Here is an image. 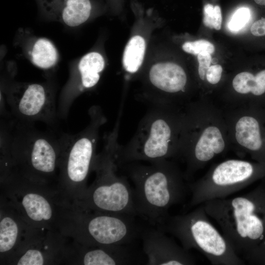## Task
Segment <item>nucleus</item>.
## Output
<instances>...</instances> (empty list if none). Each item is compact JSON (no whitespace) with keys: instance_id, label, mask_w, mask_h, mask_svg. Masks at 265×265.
I'll return each mask as SVG.
<instances>
[{"instance_id":"2","label":"nucleus","mask_w":265,"mask_h":265,"mask_svg":"<svg viewBox=\"0 0 265 265\" xmlns=\"http://www.w3.org/2000/svg\"><path fill=\"white\" fill-rule=\"evenodd\" d=\"M119 167L133 183L137 216L154 226L162 224L170 208L183 202L189 192L180 172L166 159L149 165L131 162Z\"/></svg>"},{"instance_id":"22","label":"nucleus","mask_w":265,"mask_h":265,"mask_svg":"<svg viewBox=\"0 0 265 265\" xmlns=\"http://www.w3.org/2000/svg\"><path fill=\"white\" fill-rule=\"evenodd\" d=\"M146 43L139 35L132 37L126 45L123 57L125 70L129 73L134 74L140 69L144 57Z\"/></svg>"},{"instance_id":"15","label":"nucleus","mask_w":265,"mask_h":265,"mask_svg":"<svg viewBox=\"0 0 265 265\" xmlns=\"http://www.w3.org/2000/svg\"><path fill=\"white\" fill-rule=\"evenodd\" d=\"M187 80L184 69L176 63L160 62L153 64L146 81L154 92L146 99L151 104H162L164 95L184 91Z\"/></svg>"},{"instance_id":"12","label":"nucleus","mask_w":265,"mask_h":265,"mask_svg":"<svg viewBox=\"0 0 265 265\" xmlns=\"http://www.w3.org/2000/svg\"><path fill=\"white\" fill-rule=\"evenodd\" d=\"M105 67L102 55L92 52L83 55L71 69L69 80L60 93L57 105L59 118L66 119L75 99L98 84Z\"/></svg>"},{"instance_id":"8","label":"nucleus","mask_w":265,"mask_h":265,"mask_svg":"<svg viewBox=\"0 0 265 265\" xmlns=\"http://www.w3.org/2000/svg\"><path fill=\"white\" fill-rule=\"evenodd\" d=\"M137 130L126 145H121L119 166L128 162L166 159L174 153V127L168 105L150 104Z\"/></svg>"},{"instance_id":"5","label":"nucleus","mask_w":265,"mask_h":265,"mask_svg":"<svg viewBox=\"0 0 265 265\" xmlns=\"http://www.w3.org/2000/svg\"><path fill=\"white\" fill-rule=\"evenodd\" d=\"M1 182L6 201L32 227L62 232L68 224L72 205L59 189L51 188L52 185L13 174L1 177Z\"/></svg>"},{"instance_id":"14","label":"nucleus","mask_w":265,"mask_h":265,"mask_svg":"<svg viewBox=\"0 0 265 265\" xmlns=\"http://www.w3.org/2000/svg\"><path fill=\"white\" fill-rule=\"evenodd\" d=\"M148 265H192L194 256L158 228H144L140 238Z\"/></svg>"},{"instance_id":"3","label":"nucleus","mask_w":265,"mask_h":265,"mask_svg":"<svg viewBox=\"0 0 265 265\" xmlns=\"http://www.w3.org/2000/svg\"><path fill=\"white\" fill-rule=\"evenodd\" d=\"M122 115L118 114L112 130L104 136L101 152L97 154L92 171L93 183L73 206L79 209L137 216L133 190L126 176L118 173V135Z\"/></svg>"},{"instance_id":"26","label":"nucleus","mask_w":265,"mask_h":265,"mask_svg":"<svg viewBox=\"0 0 265 265\" xmlns=\"http://www.w3.org/2000/svg\"><path fill=\"white\" fill-rule=\"evenodd\" d=\"M250 11L247 7L237 9L228 23V27L232 31H238L248 22L250 18Z\"/></svg>"},{"instance_id":"11","label":"nucleus","mask_w":265,"mask_h":265,"mask_svg":"<svg viewBox=\"0 0 265 265\" xmlns=\"http://www.w3.org/2000/svg\"><path fill=\"white\" fill-rule=\"evenodd\" d=\"M3 97L12 116L20 121L34 123L40 121L52 127L59 118L55 92L49 82H5Z\"/></svg>"},{"instance_id":"23","label":"nucleus","mask_w":265,"mask_h":265,"mask_svg":"<svg viewBox=\"0 0 265 265\" xmlns=\"http://www.w3.org/2000/svg\"><path fill=\"white\" fill-rule=\"evenodd\" d=\"M233 86L238 93L247 94L250 92L256 96L265 93V70L254 75L248 72L237 75L233 80Z\"/></svg>"},{"instance_id":"29","label":"nucleus","mask_w":265,"mask_h":265,"mask_svg":"<svg viewBox=\"0 0 265 265\" xmlns=\"http://www.w3.org/2000/svg\"><path fill=\"white\" fill-rule=\"evenodd\" d=\"M222 71V68L220 65L216 64L210 66L206 76L208 81L212 84L218 83L220 80Z\"/></svg>"},{"instance_id":"30","label":"nucleus","mask_w":265,"mask_h":265,"mask_svg":"<svg viewBox=\"0 0 265 265\" xmlns=\"http://www.w3.org/2000/svg\"><path fill=\"white\" fill-rule=\"evenodd\" d=\"M250 31L255 36H265V18L255 21L252 25Z\"/></svg>"},{"instance_id":"31","label":"nucleus","mask_w":265,"mask_h":265,"mask_svg":"<svg viewBox=\"0 0 265 265\" xmlns=\"http://www.w3.org/2000/svg\"><path fill=\"white\" fill-rule=\"evenodd\" d=\"M254 0L257 4L260 5L265 6V0Z\"/></svg>"},{"instance_id":"17","label":"nucleus","mask_w":265,"mask_h":265,"mask_svg":"<svg viewBox=\"0 0 265 265\" xmlns=\"http://www.w3.org/2000/svg\"><path fill=\"white\" fill-rule=\"evenodd\" d=\"M35 228L29 225L8 202L1 204L0 253L1 260L8 261Z\"/></svg>"},{"instance_id":"27","label":"nucleus","mask_w":265,"mask_h":265,"mask_svg":"<svg viewBox=\"0 0 265 265\" xmlns=\"http://www.w3.org/2000/svg\"><path fill=\"white\" fill-rule=\"evenodd\" d=\"M242 259L250 265H265V238Z\"/></svg>"},{"instance_id":"25","label":"nucleus","mask_w":265,"mask_h":265,"mask_svg":"<svg viewBox=\"0 0 265 265\" xmlns=\"http://www.w3.org/2000/svg\"><path fill=\"white\" fill-rule=\"evenodd\" d=\"M182 49L186 53L194 55L204 53L212 54L215 50L212 44L204 39L186 42L183 45Z\"/></svg>"},{"instance_id":"9","label":"nucleus","mask_w":265,"mask_h":265,"mask_svg":"<svg viewBox=\"0 0 265 265\" xmlns=\"http://www.w3.org/2000/svg\"><path fill=\"white\" fill-rule=\"evenodd\" d=\"M135 216L83 211L73 207L70 221L62 233L86 246L129 244L140 238L143 229Z\"/></svg>"},{"instance_id":"7","label":"nucleus","mask_w":265,"mask_h":265,"mask_svg":"<svg viewBox=\"0 0 265 265\" xmlns=\"http://www.w3.org/2000/svg\"><path fill=\"white\" fill-rule=\"evenodd\" d=\"M202 204L184 214L169 215L157 228L176 238L186 250L195 249L214 265H242L245 262L208 217Z\"/></svg>"},{"instance_id":"28","label":"nucleus","mask_w":265,"mask_h":265,"mask_svg":"<svg viewBox=\"0 0 265 265\" xmlns=\"http://www.w3.org/2000/svg\"><path fill=\"white\" fill-rule=\"evenodd\" d=\"M197 60L199 63L198 73L200 78L204 80L212 62L211 54L207 53H199L197 56Z\"/></svg>"},{"instance_id":"4","label":"nucleus","mask_w":265,"mask_h":265,"mask_svg":"<svg viewBox=\"0 0 265 265\" xmlns=\"http://www.w3.org/2000/svg\"><path fill=\"white\" fill-rule=\"evenodd\" d=\"M202 204L239 256L249 252L265 238V180L248 193Z\"/></svg>"},{"instance_id":"1","label":"nucleus","mask_w":265,"mask_h":265,"mask_svg":"<svg viewBox=\"0 0 265 265\" xmlns=\"http://www.w3.org/2000/svg\"><path fill=\"white\" fill-rule=\"evenodd\" d=\"M67 133L40 131L12 116L0 120V175L14 174L34 182L57 184Z\"/></svg>"},{"instance_id":"10","label":"nucleus","mask_w":265,"mask_h":265,"mask_svg":"<svg viewBox=\"0 0 265 265\" xmlns=\"http://www.w3.org/2000/svg\"><path fill=\"white\" fill-rule=\"evenodd\" d=\"M265 176V164L230 159L217 165L206 177L188 184L191 197L190 207L207 201L227 198Z\"/></svg>"},{"instance_id":"16","label":"nucleus","mask_w":265,"mask_h":265,"mask_svg":"<svg viewBox=\"0 0 265 265\" xmlns=\"http://www.w3.org/2000/svg\"><path fill=\"white\" fill-rule=\"evenodd\" d=\"M80 244L77 264L83 265H128L142 263L141 255L132 244L100 246Z\"/></svg>"},{"instance_id":"18","label":"nucleus","mask_w":265,"mask_h":265,"mask_svg":"<svg viewBox=\"0 0 265 265\" xmlns=\"http://www.w3.org/2000/svg\"><path fill=\"white\" fill-rule=\"evenodd\" d=\"M42 12L49 19L75 27L86 22L94 11L91 0H37Z\"/></svg>"},{"instance_id":"6","label":"nucleus","mask_w":265,"mask_h":265,"mask_svg":"<svg viewBox=\"0 0 265 265\" xmlns=\"http://www.w3.org/2000/svg\"><path fill=\"white\" fill-rule=\"evenodd\" d=\"M89 122L81 132L67 134L61 159L57 187L72 204L80 199L87 189V181L97 154L99 131L107 121L99 106L88 110Z\"/></svg>"},{"instance_id":"20","label":"nucleus","mask_w":265,"mask_h":265,"mask_svg":"<svg viewBox=\"0 0 265 265\" xmlns=\"http://www.w3.org/2000/svg\"><path fill=\"white\" fill-rule=\"evenodd\" d=\"M24 51L26 57L35 66L44 70L53 67L57 63L59 54L54 45L43 37L31 38Z\"/></svg>"},{"instance_id":"24","label":"nucleus","mask_w":265,"mask_h":265,"mask_svg":"<svg viewBox=\"0 0 265 265\" xmlns=\"http://www.w3.org/2000/svg\"><path fill=\"white\" fill-rule=\"evenodd\" d=\"M222 19L221 11L218 5L213 6L208 3L204 6L203 23L206 26L219 30L221 27Z\"/></svg>"},{"instance_id":"19","label":"nucleus","mask_w":265,"mask_h":265,"mask_svg":"<svg viewBox=\"0 0 265 265\" xmlns=\"http://www.w3.org/2000/svg\"><path fill=\"white\" fill-rule=\"evenodd\" d=\"M224 148V141L218 128L208 127L203 131L193 152L188 156L190 167L210 160L215 155L222 152Z\"/></svg>"},{"instance_id":"21","label":"nucleus","mask_w":265,"mask_h":265,"mask_svg":"<svg viewBox=\"0 0 265 265\" xmlns=\"http://www.w3.org/2000/svg\"><path fill=\"white\" fill-rule=\"evenodd\" d=\"M235 130L236 138L240 145L253 152H259L261 150L263 141L260 128L255 118H240L236 124Z\"/></svg>"},{"instance_id":"13","label":"nucleus","mask_w":265,"mask_h":265,"mask_svg":"<svg viewBox=\"0 0 265 265\" xmlns=\"http://www.w3.org/2000/svg\"><path fill=\"white\" fill-rule=\"evenodd\" d=\"M43 230L31 232L8 262L17 265H43L59 262L67 257L68 250L55 231H51L46 238L40 234Z\"/></svg>"}]
</instances>
